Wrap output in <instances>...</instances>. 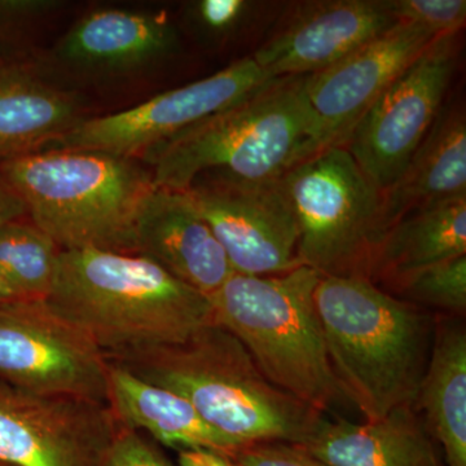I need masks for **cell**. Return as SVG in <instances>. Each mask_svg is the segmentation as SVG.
<instances>
[{"instance_id": "484cf974", "label": "cell", "mask_w": 466, "mask_h": 466, "mask_svg": "<svg viewBox=\"0 0 466 466\" xmlns=\"http://www.w3.org/2000/svg\"><path fill=\"white\" fill-rule=\"evenodd\" d=\"M398 24L421 27L434 36L459 34L465 25V0H390Z\"/></svg>"}, {"instance_id": "52a82bcc", "label": "cell", "mask_w": 466, "mask_h": 466, "mask_svg": "<svg viewBox=\"0 0 466 466\" xmlns=\"http://www.w3.org/2000/svg\"><path fill=\"white\" fill-rule=\"evenodd\" d=\"M299 228L300 265L321 276H363L381 244L383 192L345 147H332L284 174Z\"/></svg>"}, {"instance_id": "7c38bea8", "label": "cell", "mask_w": 466, "mask_h": 466, "mask_svg": "<svg viewBox=\"0 0 466 466\" xmlns=\"http://www.w3.org/2000/svg\"><path fill=\"white\" fill-rule=\"evenodd\" d=\"M108 404L35 394L0 381V462L100 466L116 431Z\"/></svg>"}, {"instance_id": "5b68a950", "label": "cell", "mask_w": 466, "mask_h": 466, "mask_svg": "<svg viewBox=\"0 0 466 466\" xmlns=\"http://www.w3.org/2000/svg\"><path fill=\"white\" fill-rule=\"evenodd\" d=\"M308 78L272 79L150 150L143 158L149 161L155 186L186 191L208 171L251 182L283 177L309 158L314 137Z\"/></svg>"}, {"instance_id": "7402d4cb", "label": "cell", "mask_w": 466, "mask_h": 466, "mask_svg": "<svg viewBox=\"0 0 466 466\" xmlns=\"http://www.w3.org/2000/svg\"><path fill=\"white\" fill-rule=\"evenodd\" d=\"M413 408L422 413L429 434L441 444L444 466H466L464 325H438Z\"/></svg>"}, {"instance_id": "4dcf8cb0", "label": "cell", "mask_w": 466, "mask_h": 466, "mask_svg": "<svg viewBox=\"0 0 466 466\" xmlns=\"http://www.w3.org/2000/svg\"><path fill=\"white\" fill-rule=\"evenodd\" d=\"M18 299L16 294L12 291L11 288L8 287L7 283L3 280L0 276V303L9 302V300Z\"/></svg>"}, {"instance_id": "3957f363", "label": "cell", "mask_w": 466, "mask_h": 466, "mask_svg": "<svg viewBox=\"0 0 466 466\" xmlns=\"http://www.w3.org/2000/svg\"><path fill=\"white\" fill-rule=\"evenodd\" d=\"M315 308L337 381L364 420L413 407L431 355V318L363 276H321Z\"/></svg>"}, {"instance_id": "7a4b0ae2", "label": "cell", "mask_w": 466, "mask_h": 466, "mask_svg": "<svg viewBox=\"0 0 466 466\" xmlns=\"http://www.w3.org/2000/svg\"><path fill=\"white\" fill-rule=\"evenodd\" d=\"M46 300L106 358L182 342L211 321L208 297L135 253L61 250Z\"/></svg>"}, {"instance_id": "9a60e30c", "label": "cell", "mask_w": 466, "mask_h": 466, "mask_svg": "<svg viewBox=\"0 0 466 466\" xmlns=\"http://www.w3.org/2000/svg\"><path fill=\"white\" fill-rule=\"evenodd\" d=\"M135 254L208 299L233 274L222 245L186 191L153 189L137 218Z\"/></svg>"}, {"instance_id": "6da1fadb", "label": "cell", "mask_w": 466, "mask_h": 466, "mask_svg": "<svg viewBox=\"0 0 466 466\" xmlns=\"http://www.w3.org/2000/svg\"><path fill=\"white\" fill-rule=\"evenodd\" d=\"M106 359L144 381L177 392L211 428L241 446L300 444L324 419L269 382L240 341L213 321L182 342Z\"/></svg>"}, {"instance_id": "d6986e66", "label": "cell", "mask_w": 466, "mask_h": 466, "mask_svg": "<svg viewBox=\"0 0 466 466\" xmlns=\"http://www.w3.org/2000/svg\"><path fill=\"white\" fill-rule=\"evenodd\" d=\"M106 404L116 424L146 431L171 449L216 451L232 458L241 447L211 428L177 392L144 381L109 360Z\"/></svg>"}, {"instance_id": "8992f818", "label": "cell", "mask_w": 466, "mask_h": 466, "mask_svg": "<svg viewBox=\"0 0 466 466\" xmlns=\"http://www.w3.org/2000/svg\"><path fill=\"white\" fill-rule=\"evenodd\" d=\"M320 278L306 266L271 276L233 272L208 302L211 321L240 341L269 382L325 413L349 400L315 308Z\"/></svg>"}, {"instance_id": "e0dca14e", "label": "cell", "mask_w": 466, "mask_h": 466, "mask_svg": "<svg viewBox=\"0 0 466 466\" xmlns=\"http://www.w3.org/2000/svg\"><path fill=\"white\" fill-rule=\"evenodd\" d=\"M179 47L177 29L158 15L119 9L94 12L58 43L64 63L92 72H127L155 63Z\"/></svg>"}, {"instance_id": "5bb4252c", "label": "cell", "mask_w": 466, "mask_h": 466, "mask_svg": "<svg viewBox=\"0 0 466 466\" xmlns=\"http://www.w3.org/2000/svg\"><path fill=\"white\" fill-rule=\"evenodd\" d=\"M397 24L390 0L303 2L251 57L271 78L311 76Z\"/></svg>"}, {"instance_id": "603a6c76", "label": "cell", "mask_w": 466, "mask_h": 466, "mask_svg": "<svg viewBox=\"0 0 466 466\" xmlns=\"http://www.w3.org/2000/svg\"><path fill=\"white\" fill-rule=\"evenodd\" d=\"M61 249L24 219L0 226V276L18 299H47Z\"/></svg>"}, {"instance_id": "4fadbf2b", "label": "cell", "mask_w": 466, "mask_h": 466, "mask_svg": "<svg viewBox=\"0 0 466 466\" xmlns=\"http://www.w3.org/2000/svg\"><path fill=\"white\" fill-rule=\"evenodd\" d=\"M435 38L421 27L397 24L334 66L309 76L308 96L315 116L309 158L345 147L368 109Z\"/></svg>"}, {"instance_id": "9c48e42d", "label": "cell", "mask_w": 466, "mask_h": 466, "mask_svg": "<svg viewBox=\"0 0 466 466\" xmlns=\"http://www.w3.org/2000/svg\"><path fill=\"white\" fill-rule=\"evenodd\" d=\"M186 192L222 245L233 272L271 276L302 266L299 222L283 177L251 182L208 171Z\"/></svg>"}, {"instance_id": "d6a6232c", "label": "cell", "mask_w": 466, "mask_h": 466, "mask_svg": "<svg viewBox=\"0 0 466 466\" xmlns=\"http://www.w3.org/2000/svg\"><path fill=\"white\" fill-rule=\"evenodd\" d=\"M0 61H2V58H0Z\"/></svg>"}, {"instance_id": "277c9868", "label": "cell", "mask_w": 466, "mask_h": 466, "mask_svg": "<svg viewBox=\"0 0 466 466\" xmlns=\"http://www.w3.org/2000/svg\"><path fill=\"white\" fill-rule=\"evenodd\" d=\"M0 175L61 250L135 253L137 218L156 188L137 159L95 150H39L0 165Z\"/></svg>"}, {"instance_id": "2e32d148", "label": "cell", "mask_w": 466, "mask_h": 466, "mask_svg": "<svg viewBox=\"0 0 466 466\" xmlns=\"http://www.w3.org/2000/svg\"><path fill=\"white\" fill-rule=\"evenodd\" d=\"M299 446L327 466H444L413 407L363 424L323 419Z\"/></svg>"}, {"instance_id": "ac0fdd59", "label": "cell", "mask_w": 466, "mask_h": 466, "mask_svg": "<svg viewBox=\"0 0 466 466\" xmlns=\"http://www.w3.org/2000/svg\"><path fill=\"white\" fill-rule=\"evenodd\" d=\"M460 198H466V116L461 103H450L397 182L383 192V232L417 208Z\"/></svg>"}, {"instance_id": "83f0119b", "label": "cell", "mask_w": 466, "mask_h": 466, "mask_svg": "<svg viewBox=\"0 0 466 466\" xmlns=\"http://www.w3.org/2000/svg\"><path fill=\"white\" fill-rule=\"evenodd\" d=\"M240 466H327L299 444L288 441H257L244 444L233 453Z\"/></svg>"}, {"instance_id": "cb8c5ba5", "label": "cell", "mask_w": 466, "mask_h": 466, "mask_svg": "<svg viewBox=\"0 0 466 466\" xmlns=\"http://www.w3.org/2000/svg\"><path fill=\"white\" fill-rule=\"evenodd\" d=\"M269 7L253 0H198L187 7V18L205 41L226 43L265 20Z\"/></svg>"}, {"instance_id": "ba28073f", "label": "cell", "mask_w": 466, "mask_h": 466, "mask_svg": "<svg viewBox=\"0 0 466 466\" xmlns=\"http://www.w3.org/2000/svg\"><path fill=\"white\" fill-rule=\"evenodd\" d=\"M0 381L106 404L108 360L46 299L0 303Z\"/></svg>"}, {"instance_id": "44dd1931", "label": "cell", "mask_w": 466, "mask_h": 466, "mask_svg": "<svg viewBox=\"0 0 466 466\" xmlns=\"http://www.w3.org/2000/svg\"><path fill=\"white\" fill-rule=\"evenodd\" d=\"M84 119L75 96L23 64L0 61V165L47 148Z\"/></svg>"}, {"instance_id": "d4e9b609", "label": "cell", "mask_w": 466, "mask_h": 466, "mask_svg": "<svg viewBox=\"0 0 466 466\" xmlns=\"http://www.w3.org/2000/svg\"><path fill=\"white\" fill-rule=\"evenodd\" d=\"M413 305H425L450 314L466 309V256L426 268L401 287L398 294Z\"/></svg>"}, {"instance_id": "8fae6325", "label": "cell", "mask_w": 466, "mask_h": 466, "mask_svg": "<svg viewBox=\"0 0 466 466\" xmlns=\"http://www.w3.org/2000/svg\"><path fill=\"white\" fill-rule=\"evenodd\" d=\"M271 76L253 57L235 61L226 69L115 115L84 119L50 144V149H81L122 157H144L150 150L220 110L258 90Z\"/></svg>"}, {"instance_id": "1f68e13d", "label": "cell", "mask_w": 466, "mask_h": 466, "mask_svg": "<svg viewBox=\"0 0 466 466\" xmlns=\"http://www.w3.org/2000/svg\"><path fill=\"white\" fill-rule=\"evenodd\" d=\"M0 466H8V465H5V464H2V462H0Z\"/></svg>"}, {"instance_id": "f1b7e54d", "label": "cell", "mask_w": 466, "mask_h": 466, "mask_svg": "<svg viewBox=\"0 0 466 466\" xmlns=\"http://www.w3.org/2000/svg\"><path fill=\"white\" fill-rule=\"evenodd\" d=\"M27 217L25 204L0 175V226Z\"/></svg>"}, {"instance_id": "ffe728a7", "label": "cell", "mask_w": 466, "mask_h": 466, "mask_svg": "<svg viewBox=\"0 0 466 466\" xmlns=\"http://www.w3.org/2000/svg\"><path fill=\"white\" fill-rule=\"evenodd\" d=\"M466 256V198L417 208L389 229L370 260L367 279L394 291L446 260Z\"/></svg>"}, {"instance_id": "4316f807", "label": "cell", "mask_w": 466, "mask_h": 466, "mask_svg": "<svg viewBox=\"0 0 466 466\" xmlns=\"http://www.w3.org/2000/svg\"><path fill=\"white\" fill-rule=\"evenodd\" d=\"M100 466H175L140 431L116 426Z\"/></svg>"}, {"instance_id": "30bf717a", "label": "cell", "mask_w": 466, "mask_h": 466, "mask_svg": "<svg viewBox=\"0 0 466 466\" xmlns=\"http://www.w3.org/2000/svg\"><path fill=\"white\" fill-rule=\"evenodd\" d=\"M458 52V34L435 38L350 135L345 148L380 191L397 182L440 115Z\"/></svg>"}, {"instance_id": "f546056e", "label": "cell", "mask_w": 466, "mask_h": 466, "mask_svg": "<svg viewBox=\"0 0 466 466\" xmlns=\"http://www.w3.org/2000/svg\"><path fill=\"white\" fill-rule=\"evenodd\" d=\"M177 466H240L225 453L208 450H183L177 452Z\"/></svg>"}]
</instances>
